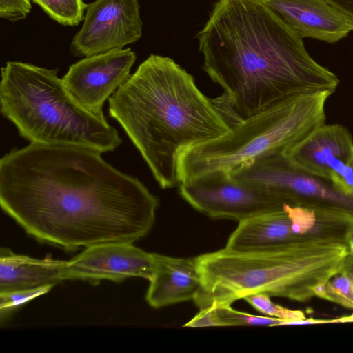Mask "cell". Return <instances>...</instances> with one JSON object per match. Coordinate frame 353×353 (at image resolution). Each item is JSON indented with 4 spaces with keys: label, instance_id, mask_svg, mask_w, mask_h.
I'll return each instance as SVG.
<instances>
[{
    "label": "cell",
    "instance_id": "4",
    "mask_svg": "<svg viewBox=\"0 0 353 353\" xmlns=\"http://www.w3.org/2000/svg\"><path fill=\"white\" fill-rule=\"evenodd\" d=\"M349 255L345 239L332 236H301L263 252L223 248L202 254L201 287L193 301L200 310L256 293L305 302L344 268Z\"/></svg>",
    "mask_w": 353,
    "mask_h": 353
},
{
    "label": "cell",
    "instance_id": "19",
    "mask_svg": "<svg viewBox=\"0 0 353 353\" xmlns=\"http://www.w3.org/2000/svg\"><path fill=\"white\" fill-rule=\"evenodd\" d=\"M52 19L63 26H77L84 19L87 6L83 0H32Z\"/></svg>",
    "mask_w": 353,
    "mask_h": 353
},
{
    "label": "cell",
    "instance_id": "5",
    "mask_svg": "<svg viewBox=\"0 0 353 353\" xmlns=\"http://www.w3.org/2000/svg\"><path fill=\"white\" fill-rule=\"evenodd\" d=\"M58 68L20 61L1 68L2 115L30 143L76 145L113 152L123 142L107 120L92 115L72 97Z\"/></svg>",
    "mask_w": 353,
    "mask_h": 353
},
{
    "label": "cell",
    "instance_id": "15",
    "mask_svg": "<svg viewBox=\"0 0 353 353\" xmlns=\"http://www.w3.org/2000/svg\"><path fill=\"white\" fill-rule=\"evenodd\" d=\"M301 237L293 232L292 221L283 207L239 223L225 248L234 252L272 250Z\"/></svg>",
    "mask_w": 353,
    "mask_h": 353
},
{
    "label": "cell",
    "instance_id": "3",
    "mask_svg": "<svg viewBox=\"0 0 353 353\" xmlns=\"http://www.w3.org/2000/svg\"><path fill=\"white\" fill-rule=\"evenodd\" d=\"M108 112L163 189L179 185L183 152L223 135L239 122L223 94L209 98L172 59L156 54L109 98Z\"/></svg>",
    "mask_w": 353,
    "mask_h": 353
},
{
    "label": "cell",
    "instance_id": "23",
    "mask_svg": "<svg viewBox=\"0 0 353 353\" xmlns=\"http://www.w3.org/2000/svg\"><path fill=\"white\" fill-rule=\"evenodd\" d=\"M347 21L353 30V0H325Z\"/></svg>",
    "mask_w": 353,
    "mask_h": 353
},
{
    "label": "cell",
    "instance_id": "10",
    "mask_svg": "<svg viewBox=\"0 0 353 353\" xmlns=\"http://www.w3.org/2000/svg\"><path fill=\"white\" fill-rule=\"evenodd\" d=\"M136 58L130 48L85 57L71 65L62 80L81 106L106 120L103 104L130 76Z\"/></svg>",
    "mask_w": 353,
    "mask_h": 353
},
{
    "label": "cell",
    "instance_id": "16",
    "mask_svg": "<svg viewBox=\"0 0 353 353\" xmlns=\"http://www.w3.org/2000/svg\"><path fill=\"white\" fill-rule=\"evenodd\" d=\"M68 261L48 256L35 259L14 253L9 248L0 250V292L55 285L65 281Z\"/></svg>",
    "mask_w": 353,
    "mask_h": 353
},
{
    "label": "cell",
    "instance_id": "8",
    "mask_svg": "<svg viewBox=\"0 0 353 353\" xmlns=\"http://www.w3.org/2000/svg\"><path fill=\"white\" fill-rule=\"evenodd\" d=\"M285 156L301 171L328 182L343 196L353 183V138L339 124H323L287 151Z\"/></svg>",
    "mask_w": 353,
    "mask_h": 353
},
{
    "label": "cell",
    "instance_id": "17",
    "mask_svg": "<svg viewBox=\"0 0 353 353\" xmlns=\"http://www.w3.org/2000/svg\"><path fill=\"white\" fill-rule=\"evenodd\" d=\"M211 306L214 326L235 325H283L281 319L250 314L232 308L229 305H216Z\"/></svg>",
    "mask_w": 353,
    "mask_h": 353
},
{
    "label": "cell",
    "instance_id": "18",
    "mask_svg": "<svg viewBox=\"0 0 353 353\" xmlns=\"http://www.w3.org/2000/svg\"><path fill=\"white\" fill-rule=\"evenodd\" d=\"M316 296L353 310V278L344 268L319 286Z\"/></svg>",
    "mask_w": 353,
    "mask_h": 353
},
{
    "label": "cell",
    "instance_id": "6",
    "mask_svg": "<svg viewBox=\"0 0 353 353\" xmlns=\"http://www.w3.org/2000/svg\"><path fill=\"white\" fill-rule=\"evenodd\" d=\"M332 94L316 91L290 97L186 150L179 159V185L213 174H232L257 159L285 154L325 123L326 102Z\"/></svg>",
    "mask_w": 353,
    "mask_h": 353
},
{
    "label": "cell",
    "instance_id": "9",
    "mask_svg": "<svg viewBox=\"0 0 353 353\" xmlns=\"http://www.w3.org/2000/svg\"><path fill=\"white\" fill-rule=\"evenodd\" d=\"M142 26L138 0H96L87 6L83 26L73 37L70 52L85 57L123 49L141 38Z\"/></svg>",
    "mask_w": 353,
    "mask_h": 353
},
{
    "label": "cell",
    "instance_id": "20",
    "mask_svg": "<svg viewBox=\"0 0 353 353\" xmlns=\"http://www.w3.org/2000/svg\"><path fill=\"white\" fill-rule=\"evenodd\" d=\"M270 296L264 293L252 294L243 299L259 312L283 321V325H289L291 322L306 318L301 310H290L277 305L270 300Z\"/></svg>",
    "mask_w": 353,
    "mask_h": 353
},
{
    "label": "cell",
    "instance_id": "21",
    "mask_svg": "<svg viewBox=\"0 0 353 353\" xmlns=\"http://www.w3.org/2000/svg\"><path fill=\"white\" fill-rule=\"evenodd\" d=\"M54 285L0 292V320L2 323L11 314L30 301L48 293Z\"/></svg>",
    "mask_w": 353,
    "mask_h": 353
},
{
    "label": "cell",
    "instance_id": "7",
    "mask_svg": "<svg viewBox=\"0 0 353 353\" xmlns=\"http://www.w3.org/2000/svg\"><path fill=\"white\" fill-rule=\"evenodd\" d=\"M181 196L194 209L214 219L239 223L281 209L290 200L232 174H213L179 185Z\"/></svg>",
    "mask_w": 353,
    "mask_h": 353
},
{
    "label": "cell",
    "instance_id": "12",
    "mask_svg": "<svg viewBox=\"0 0 353 353\" xmlns=\"http://www.w3.org/2000/svg\"><path fill=\"white\" fill-rule=\"evenodd\" d=\"M154 265V253L132 243H101L84 248L68 261L65 280H81L92 284L101 280L121 282L130 277L150 280Z\"/></svg>",
    "mask_w": 353,
    "mask_h": 353
},
{
    "label": "cell",
    "instance_id": "22",
    "mask_svg": "<svg viewBox=\"0 0 353 353\" xmlns=\"http://www.w3.org/2000/svg\"><path fill=\"white\" fill-rule=\"evenodd\" d=\"M31 7L30 0H0V17L17 21L26 18Z\"/></svg>",
    "mask_w": 353,
    "mask_h": 353
},
{
    "label": "cell",
    "instance_id": "26",
    "mask_svg": "<svg viewBox=\"0 0 353 353\" xmlns=\"http://www.w3.org/2000/svg\"><path fill=\"white\" fill-rule=\"evenodd\" d=\"M352 199H353V196H352Z\"/></svg>",
    "mask_w": 353,
    "mask_h": 353
},
{
    "label": "cell",
    "instance_id": "1",
    "mask_svg": "<svg viewBox=\"0 0 353 353\" xmlns=\"http://www.w3.org/2000/svg\"><path fill=\"white\" fill-rule=\"evenodd\" d=\"M101 154L76 145L12 149L0 160L2 210L37 241L65 251L140 240L159 200Z\"/></svg>",
    "mask_w": 353,
    "mask_h": 353
},
{
    "label": "cell",
    "instance_id": "13",
    "mask_svg": "<svg viewBox=\"0 0 353 353\" xmlns=\"http://www.w3.org/2000/svg\"><path fill=\"white\" fill-rule=\"evenodd\" d=\"M268 6L301 37L333 43L352 28L325 0H265Z\"/></svg>",
    "mask_w": 353,
    "mask_h": 353
},
{
    "label": "cell",
    "instance_id": "25",
    "mask_svg": "<svg viewBox=\"0 0 353 353\" xmlns=\"http://www.w3.org/2000/svg\"><path fill=\"white\" fill-rule=\"evenodd\" d=\"M344 269L347 270L353 278V254H350L348 256Z\"/></svg>",
    "mask_w": 353,
    "mask_h": 353
},
{
    "label": "cell",
    "instance_id": "2",
    "mask_svg": "<svg viewBox=\"0 0 353 353\" xmlns=\"http://www.w3.org/2000/svg\"><path fill=\"white\" fill-rule=\"evenodd\" d=\"M196 38L203 69L241 119L294 95L334 93L339 83L265 0H218Z\"/></svg>",
    "mask_w": 353,
    "mask_h": 353
},
{
    "label": "cell",
    "instance_id": "11",
    "mask_svg": "<svg viewBox=\"0 0 353 353\" xmlns=\"http://www.w3.org/2000/svg\"><path fill=\"white\" fill-rule=\"evenodd\" d=\"M238 181L262 186L284 198L305 197L353 210V199L336 192L327 181L294 166L284 154L265 157L232 174Z\"/></svg>",
    "mask_w": 353,
    "mask_h": 353
},
{
    "label": "cell",
    "instance_id": "14",
    "mask_svg": "<svg viewBox=\"0 0 353 353\" xmlns=\"http://www.w3.org/2000/svg\"><path fill=\"white\" fill-rule=\"evenodd\" d=\"M154 265L145 294L153 308L193 300L201 287L197 257L176 258L154 253Z\"/></svg>",
    "mask_w": 353,
    "mask_h": 353
},
{
    "label": "cell",
    "instance_id": "24",
    "mask_svg": "<svg viewBox=\"0 0 353 353\" xmlns=\"http://www.w3.org/2000/svg\"><path fill=\"white\" fill-rule=\"evenodd\" d=\"M345 240L348 247L350 254H353V226L347 232Z\"/></svg>",
    "mask_w": 353,
    "mask_h": 353
}]
</instances>
